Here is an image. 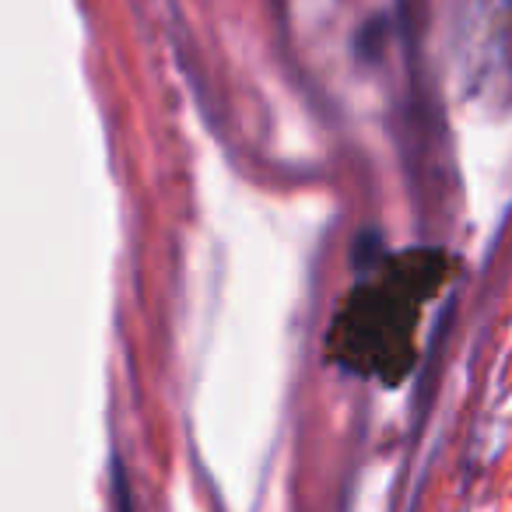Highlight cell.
Listing matches in <instances>:
<instances>
[{
    "label": "cell",
    "instance_id": "obj_1",
    "mask_svg": "<svg viewBox=\"0 0 512 512\" xmlns=\"http://www.w3.org/2000/svg\"><path fill=\"white\" fill-rule=\"evenodd\" d=\"M113 512H134V495H130L127 467L120 456L113 460Z\"/></svg>",
    "mask_w": 512,
    "mask_h": 512
}]
</instances>
